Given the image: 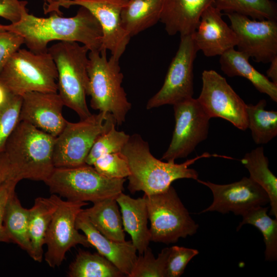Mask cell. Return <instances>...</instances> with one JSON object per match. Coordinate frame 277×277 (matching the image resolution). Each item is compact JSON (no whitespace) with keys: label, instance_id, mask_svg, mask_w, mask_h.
I'll list each match as a JSON object with an SVG mask.
<instances>
[{"label":"cell","instance_id":"cell-39","mask_svg":"<svg viewBox=\"0 0 277 277\" xmlns=\"http://www.w3.org/2000/svg\"><path fill=\"white\" fill-rule=\"evenodd\" d=\"M17 183L16 181L8 179L0 188V242L11 243L4 226L3 218L8 199L12 191L15 190Z\"/></svg>","mask_w":277,"mask_h":277},{"label":"cell","instance_id":"cell-35","mask_svg":"<svg viewBox=\"0 0 277 277\" xmlns=\"http://www.w3.org/2000/svg\"><path fill=\"white\" fill-rule=\"evenodd\" d=\"M92 166L99 173L110 179H125L130 175L127 162L121 152L103 155Z\"/></svg>","mask_w":277,"mask_h":277},{"label":"cell","instance_id":"cell-25","mask_svg":"<svg viewBox=\"0 0 277 277\" xmlns=\"http://www.w3.org/2000/svg\"><path fill=\"white\" fill-rule=\"evenodd\" d=\"M93 226L106 237L116 242L125 241L121 211L115 198H107L83 210Z\"/></svg>","mask_w":277,"mask_h":277},{"label":"cell","instance_id":"cell-41","mask_svg":"<svg viewBox=\"0 0 277 277\" xmlns=\"http://www.w3.org/2000/svg\"><path fill=\"white\" fill-rule=\"evenodd\" d=\"M10 169L7 155L3 151L0 153V188L8 179H10Z\"/></svg>","mask_w":277,"mask_h":277},{"label":"cell","instance_id":"cell-34","mask_svg":"<svg viewBox=\"0 0 277 277\" xmlns=\"http://www.w3.org/2000/svg\"><path fill=\"white\" fill-rule=\"evenodd\" d=\"M22 96L11 94L0 105V153L4 151L6 143L19 122Z\"/></svg>","mask_w":277,"mask_h":277},{"label":"cell","instance_id":"cell-36","mask_svg":"<svg viewBox=\"0 0 277 277\" xmlns=\"http://www.w3.org/2000/svg\"><path fill=\"white\" fill-rule=\"evenodd\" d=\"M199 254L197 249L182 246L170 247L166 265V277H179L190 261Z\"/></svg>","mask_w":277,"mask_h":277},{"label":"cell","instance_id":"cell-33","mask_svg":"<svg viewBox=\"0 0 277 277\" xmlns=\"http://www.w3.org/2000/svg\"><path fill=\"white\" fill-rule=\"evenodd\" d=\"M130 135L123 131H117L115 125L107 132L100 135L92 146L86 160V164L92 166L101 156L120 152Z\"/></svg>","mask_w":277,"mask_h":277},{"label":"cell","instance_id":"cell-4","mask_svg":"<svg viewBox=\"0 0 277 277\" xmlns=\"http://www.w3.org/2000/svg\"><path fill=\"white\" fill-rule=\"evenodd\" d=\"M57 72V91L64 106L74 111L81 120L92 114L86 95L88 94L89 49L74 42L59 41L48 47Z\"/></svg>","mask_w":277,"mask_h":277},{"label":"cell","instance_id":"cell-42","mask_svg":"<svg viewBox=\"0 0 277 277\" xmlns=\"http://www.w3.org/2000/svg\"><path fill=\"white\" fill-rule=\"evenodd\" d=\"M270 63V67L266 72L267 77L271 78L272 82L277 85V56Z\"/></svg>","mask_w":277,"mask_h":277},{"label":"cell","instance_id":"cell-23","mask_svg":"<svg viewBox=\"0 0 277 277\" xmlns=\"http://www.w3.org/2000/svg\"><path fill=\"white\" fill-rule=\"evenodd\" d=\"M61 197L52 194L48 197H38L29 209V236L32 249L31 258L41 263L46 233Z\"/></svg>","mask_w":277,"mask_h":277},{"label":"cell","instance_id":"cell-20","mask_svg":"<svg viewBox=\"0 0 277 277\" xmlns=\"http://www.w3.org/2000/svg\"><path fill=\"white\" fill-rule=\"evenodd\" d=\"M212 0H164L160 21L170 35L191 34Z\"/></svg>","mask_w":277,"mask_h":277},{"label":"cell","instance_id":"cell-32","mask_svg":"<svg viewBox=\"0 0 277 277\" xmlns=\"http://www.w3.org/2000/svg\"><path fill=\"white\" fill-rule=\"evenodd\" d=\"M170 247L162 250L155 258L148 247L137 256L128 277H166V265Z\"/></svg>","mask_w":277,"mask_h":277},{"label":"cell","instance_id":"cell-28","mask_svg":"<svg viewBox=\"0 0 277 277\" xmlns=\"http://www.w3.org/2000/svg\"><path fill=\"white\" fill-rule=\"evenodd\" d=\"M69 277H123L125 275L99 253L80 250L69 267Z\"/></svg>","mask_w":277,"mask_h":277},{"label":"cell","instance_id":"cell-8","mask_svg":"<svg viewBox=\"0 0 277 277\" xmlns=\"http://www.w3.org/2000/svg\"><path fill=\"white\" fill-rule=\"evenodd\" d=\"M143 196L150 222L151 241L169 244L196 233L199 225L192 219L173 186L162 192Z\"/></svg>","mask_w":277,"mask_h":277},{"label":"cell","instance_id":"cell-2","mask_svg":"<svg viewBox=\"0 0 277 277\" xmlns=\"http://www.w3.org/2000/svg\"><path fill=\"white\" fill-rule=\"evenodd\" d=\"M120 152L126 160L130 171L128 190L132 194L142 191L147 195L166 190L178 179L196 181L198 172L189 166L199 159L213 156L226 157L205 152L181 164L164 162L153 156L148 142L137 133L130 135Z\"/></svg>","mask_w":277,"mask_h":277},{"label":"cell","instance_id":"cell-19","mask_svg":"<svg viewBox=\"0 0 277 277\" xmlns=\"http://www.w3.org/2000/svg\"><path fill=\"white\" fill-rule=\"evenodd\" d=\"M76 227L83 232L98 253L129 276L137 258L136 249L131 241L120 242L106 237L93 226L83 210L76 219Z\"/></svg>","mask_w":277,"mask_h":277},{"label":"cell","instance_id":"cell-16","mask_svg":"<svg viewBox=\"0 0 277 277\" xmlns=\"http://www.w3.org/2000/svg\"><path fill=\"white\" fill-rule=\"evenodd\" d=\"M127 0H73L64 8L77 5L88 9L96 18L102 32V49L118 59L125 52L131 37L123 28L121 14Z\"/></svg>","mask_w":277,"mask_h":277},{"label":"cell","instance_id":"cell-30","mask_svg":"<svg viewBox=\"0 0 277 277\" xmlns=\"http://www.w3.org/2000/svg\"><path fill=\"white\" fill-rule=\"evenodd\" d=\"M268 207L259 206L242 215V221L236 228L239 231L245 224L256 227L262 233L265 244V260L277 259V219H272L267 214Z\"/></svg>","mask_w":277,"mask_h":277},{"label":"cell","instance_id":"cell-18","mask_svg":"<svg viewBox=\"0 0 277 277\" xmlns=\"http://www.w3.org/2000/svg\"><path fill=\"white\" fill-rule=\"evenodd\" d=\"M192 36L198 50L207 57L221 56L237 45L236 35L212 4L204 11Z\"/></svg>","mask_w":277,"mask_h":277},{"label":"cell","instance_id":"cell-1","mask_svg":"<svg viewBox=\"0 0 277 277\" xmlns=\"http://www.w3.org/2000/svg\"><path fill=\"white\" fill-rule=\"evenodd\" d=\"M0 28L21 35L28 49L35 53L47 52L48 44L53 41L81 43L89 51L102 48L100 24L88 9L81 6L76 15L69 17L55 12L48 17H39L27 11L17 22L0 24Z\"/></svg>","mask_w":277,"mask_h":277},{"label":"cell","instance_id":"cell-31","mask_svg":"<svg viewBox=\"0 0 277 277\" xmlns=\"http://www.w3.org/2000/svg\"><path fill=\"white\" fill-rule=\"evenodd\" d=\"M212 5L220 11L236 13L254 19L276 20L275 4L270 0H212Z\"/></svg>","mask_w":277,"mask_h":277},{"label":"cell","instance_id":"cell-3","mask_svg":"<svg viewBox=\"0 0 277 277\" xmlns=\"http://www.w3.org/2000/svg\"><path fill=\"white\" fill-rule=\"evenodd\" d=\"M55 137L19 121L4 150L9 161L10 179L45 182L55 167L53 161Z\"/></svg>","mask_w":277,"mask_h":277},{"label":"cell","instance_id":"cell-38","mask_svg":"<svg viewBox=\"0 0 277 277\" xmlns=\"http://www.w3.org/2000/svg\"><path fill=\"white\" fill-rule=\"evenodd\" d=\"M26 1L0 0V17L11 22L16 23L28 11Z\"/></svg>","mask_w":277,"mask_h":277},{"label":"cell","instance_id":"cell-13","mask_svg":"<svg viewBox=\"0 0 277 277\" xmlns=\"http://www.w3.org/2000/svg\"><path fill=\"white\" fill-rule=\"evenodd\" d=\"M202 80V90L197 99L208 115L225 119L246 130L248 127L247 104L226 79L214 70H206Z\"/></svg>","mask_w":277,"mask_h":277},{"label":"cell","instance_id":"cell-5","mask_svg":"<svg viewBox=\"0 0 277 277\" xmlns=\"http://www.w3.org/2000/svg\"><path fill=\"white\" fill-rule=\"evenodd\" d=\"M88 59V95L91 97V107L99 112L112 114L116 124L121 125L131 108V104L122 86L124 76L120 59L111 55L108 59L104 49L89 51Z\"/></svg>","mask_w":277,"mask_h":277},{"label":"cell","instance_id":"cell-26","mask_svg":"<svg viewBox=\"0 0 277 277\" xmlns=\"http://www.w3.org/2000/svg\"><path fill=\"white\" fill-rule=\"evenodd\" d=\"M29 209L23 207L15 190L10 194L4 213L3 223L10 240L31 258L32 249L29 236Z\"/></svg>","mask_w":277,"mask_h":277},{"label":"cell","instance_id":"cell-11","mask_svg":"<svg viewBox=\"0 0 277 277\" xmlns=\"http://www.w3.org/2000/svg\"><path fill=\"white\" fill-rule=\"evenodd\" d=\"M175 127L168 148L162 159L174 162L186 157L208 134L211 117L197 99L193 97L174 105Z\"/></svg>","mask_w":277,"mask_h":277},{"label":"cell","instance_id":"cell-9","mask_svg":"<svg viewBox=\"0 0 277 277\" xmlns=\"http://www.w3.org/2000/svg\"><path fill=\"white\" fill-rule=\"evenodd\" d=\"M113 115L99 112L77 123L67 121L55 137L53 161L55 168L73 167L86 164L89 152L97 138L116 125Z\"/></svg>","mask_w":277,"mask_h":277},{"label":"cell","instance_id":"cell-37","mask_svg":"<svg viewBox=\"0 0 277 277\" xmlns=\"http://www.w3.org/2000/svg\"><path fill=\"white\" fill-rule=\"evenodd\" d=\"M24 44L21 35L0 28V73L9 59Z\"/></svg>","mask_w":277,"mask_h":277},{"label":"cell","instance_id":"cell-21","mask_svg":"<svg viewBox=\"0 0 277 277\" xmlns=\"http://www.w3.org/2000/svg\"><path fill=\"white\" fill-rule=\"evenodd\" d=\"M116 200L120 207L124 231L131 236V241L139 254H142L151 242L145 198L143 196L133 199L121 192Z\"/></svg>","mask_w":277,"mask_h":277},{"label":"cell","instance_id":"cell-17","mask_svg":"<svg viewBox=\"0 0 277 277\" xmlns=\"http://www.w3.org/2000/svg\"><path fill=\"white\" fill-rule=\"evenodd\" d=\"M64 103L57 92H30L22 96L19 121L57 136L67 121L62 114Z\"/></svg>","mask_w":277,"mask_h":277},{"label":"cell","instance_id":"cell-10","mask_svg":"<svg viewBox=\"0 0 277 277\" xmlns=\"http://www.w3.org/2000/svg\"><path fill=\"white\" fill-rule=\"evenodd\" d=\"M198 50L192 34L181 36L177 52L169 66L164 83L148 101L147 110L174 105L193 97V63Z\"/></svg>","mask_w":277,"mask_h":277},{"label":"cell","instance_id":"cell-22","mask_svg":"<svg viewBox=\"0 0 277 277\" xmlns=\"http://www.w3.org/2000/svg\"><path fill=\"white\" fill-rule=\"evenodd\" d=\"M249 57L243 52L231 48L220 56L222 71L229 77L242 76L249 80L261 93L267 94L277 102V85L257 71L249 62Z\"/></svg>","mask_w":277,"mask_h":277},{"label":"cell","instance_id":"cell-7","mask_svg":"<svg viewBox=\"0 0 277 277\" xmlns=\"http://www.w3.org/2000/svg\"><path fill=\"white\" fill-rule=\"evenodd\" d=\"M125 179H110L86 164L73 167L54 168L45 182L52 194L68 200L91 202L116 198L124 190Z\"/></svg>","mask_w":277,"mask_h":277},{"label":"cell","instance_id":"cell-15","mask_svg":"<svg viewBox=\"0 0 277 277\" xmlns=\"http://www.w3.org/2000/svg\"><path fill=\"white\" fill-rule=\"evenodd\" d=\"M196 181L208 187L213 195L211 204L200 213L232 212L242 216L254 208L265 206L269 203L266 192L250 177H244L239 181L224 185L199 179Z\"/></svg>","mask_w":277,"mask_h":277},{"label":"cell","instance_id":"cell-29","mask_svg":"<svg viewBox=\"0 0 277 277\" xmlns=\"http://www.w3.org/2000/svg\"><path fill=\"white\" fill-rule=\"evenodd\" d=\"M266 104L263 99L255 105H247L248 128L256 144H267L277 135V112L266 110Z\"/></svg>","mask_w":277,"mask_h":277},{"label":"cell","instance_id":"cell-40","mask_svg":"<svg viewBox=\"0 0 277 277\" xmlns=\"http://www.w3.org/2000/svg\"><path fill=\"white\" fill-rule=\"evenodd\" d=\"M44 2V11L45 14L55 12L62 15L61 7H64L65 4L73 0H43Z\"/></svg>","mask_w":277,"mask_h":277},{"label":"cell","instance_id":"cell-12","mask_svg":"<svg viewBox=\"0 0 277 277\" xmlns=\"http://www.w3.org/2000/svg\"><path fill=\"white\" fill-rule=\"evenodd\" d=\"M86 202L63 200L61 198L48 228L45 245V260L52 268L60 266L66 253L77 245L92 247L86 236L78 232L76 221Z\"/></svg>","mask_w":277,"mask_h":277},{"label":"cell","instance_id":"cell-24","mask_svg":"<svg viewBox=\"0 0 277 277\" xmlns=\"http://www.w3.org/2000/svg\"><path fill=\"white\" fill-rule=\"evenodd\" d=\"M164 0H127L121 14L122 26L131 37L160 21Z\"/></svg>","mask_w":277,"mask_h":277},{"label":"cell","instance_id":"cell-6","mask_svg":"<svg viewBox=\"0 0 277 277\" xmlns=\"http://www.w3.org/2000/svg\"><path fill=\"white\" fill-rule=\"evenodd\" d=\"M57 72L50 53L19 49L0 73V82L14 95L30 92H57Z\"/></svg>","mask_w":277,"mask_h":277},{"label":"cell","instance_id":"cell-14","mask_svg":"<svg viewBox=\"0 0 277 277\" xmlns=\"http://www.w3.org/2000/svg\"><path fill=\"white\" fill-rule=\"evenodd\" d=\"M226 14L236 35L239 51L264 64L277 56L276 20L257 21L236 13Z\"/></svg>","mask_w":277,"mask_h":277},{"label":"cell","instance_id":"cell-27","mask_svg":"<svg viewBox=\"0 0 277 277\" xmlns=\"http://www.w3.org/2000/svg\"><path fill=\"white\" fill-rule=\"evenodd\" d=\"M241 161L248 170L249 177L267 194L270 206L269 214L277 219V178L269 169L268 159L264 155L263 147H257L247 153Z\"/></svg>","mask_w":277,"mask_h":277}]
</instances>
